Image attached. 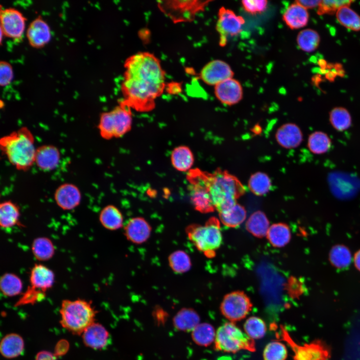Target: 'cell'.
I'll list each match as a JSON object with an SVG mask.
<instances>
[{
	"instance_id": "cell-1",
	"label": "cell",
	"mask_w": 360,
	"mask_h": 360,
	"mask_svg": "<svg viewBox=\"0 0 360 360\" xmlns=\"http://www.w3.org/2000/svg\"><path fill=\"white\" fill-rule=\"evenodd\" d=\"M124 68L121 102L139 112L152 110L166 86L160 60L152 53L138 52L126 60Z\"/></svg>"
},
{
	"instance_id": "cell-2",
	"label": "cell",
	"mask_w": 360,
	"mask_h": 360,
	"mask_svg": "<svg viewBox=\"0 0 360 360\" xmlns=\"http://www.w3.org/2000/svg\"><path fill=\"white\" fill-rule=\"evenodd\" d=\"M204 178L215 209L219 213L234 205L246 192L244 186L236 176L220 168L212 173L204 172Z\"/></svg>"
},
{
	"instance_id": "cell-3",
	"label": "cell",
	"mask_w": 360,
	"mask_h": 360,
	"mask_svg": "<svg viewBox=\"0 0 360 360\" xmlns=\"http://www.w3.org/2000/svg\"><path fill=\"white\" fill-rule=\"evenodd\" d=\"M0 147L10 163L18 170L26 171L34 164V138L26 126L2 137Z\"/></svg>"
},
{
	"instance_id": "cell-4",
	"label": "cell",
	"mask_w": 360,
	"mask_h": 360,
	"mask_svg": "<svg viewBox=\"0 0 360 360\" xmlns=\"http://www.w3.org/2000/svg\"><path fill=\"white\" fill-rule=\"evenodd\" d=\"M62 326L74 334H82L94 322L96 312L85 300H64L60 310Z\"/></svg>"
},
{
	"instance_id": "cell-5",
	"label": "cell",
	"mask_w": 360,
	"mask_h": 360,
	"mask_svg": "<svg viewBox=\"0 0 360 360\" xmlns=\"http://www.w3.org/2000/svg\"><path fill=\"white\" fill-rule=\"evenodd\" d=\"M189 240L196 248L208 258H212L220 246L222 236L219 220L210 218L204 224H191L186 229Z\"/></svg>"
},
{
	"instance_id": "cell-6",
	"label": "cell",
	"mask_w": 360,
	"mask_h": 360,
	"mask_svg": "<svg viewBox=\"0 0 360 360\" xmlns=\"http://www.w3.org/2000/svg\"><path fill=\"white\" fill-rule=\"evenodd\" d=\"M132 121L131 108L120 102L112 110L101 114L98 128L103 138L110 140L127 133L131 128Z\"/></svg>"
},
{
	"instance_id": "cell-7",
	"label": "cell",
	"mask_w": 360,
	"mask_h": 360,
	"mask_svg": "<svg viewBox=\"0 0 360 360\" xmlns=\"http://www.w3.org/2000/svg\"><path fill=\"white\" fill-rule=\"evenodd\" d=\"M214 348L216 350L230 353L242 350L256 351L254 340L230 322L224 324L218 329Z\"/></svg>"
},
{
	"instance_id": "cell-8",
	"label": "cell",
	"mask_w": 360,
	"mask_h": 360,
	"mask_svg": "<svg viewBox=\"0 0 360 360\" xmlns=\"http://www.w3.org/2000/svg\"><path fill=\"white\" fill-rule=\"evenodd\" d=\"M210 1H160L158 6L174 22L192 20L196 14L204 10Z\"/></svg>"
},
{
	"instance_id": "cell-9",
	"label": "cell",
	"mask_w": 360,
	"mask_h": 360,
	"mask_svg": "<svg viewBox=\"0 0 360 360\" xmlns=\"http://www.w3.org/2000/svg\"><path fill=\"white\" fill-rule=\"evenodd\" d=\"M282 337L294 352V360H328L330 350L321 340H315L302 346L298 345L290 337L288 332L281 326Z\"/></svg>"
},
{
	"instance_id": "cell-10",
	"label": "cell",
	"mask_w": 360,
	"mask_h": 360,
	"mask_svg": "<svg viewBox=\"0 0 360 360\" xmlns=\"http://www.w3.org/2000/svg\"><path fill=\"white\" fill-rule=\"evenodd\" d=\"M188 176L190 198L195 209L204 214L213 212L216 209L204 181L203 171L191 170Z\"/></svg>"
},
{
	"instance_id": "cell-11",
	"label": "cell",
	"mask_w": 360,
	"mask_h": 360,
	"mask_svg": "<svg viewBox=\"0 0 360 360\" xmlns=\"http://www.w3.org/2000/svg\"><path fill=\"white\" fill-rule=\"evenodd\" d=\"M252 302L244 292L236 290L225 295L220 306L222 314L230 322L242 320L251 311Z\"/></svg>"
},
{
	"instance_id": "cell-12",
	"label": "cell",
	"mask_w": 360,
	"mask_h": 360,
	"mask_svg": "<svg viewBox=\"0 0 360 360\" xmlns=\"http://www.w3.org/2000/svg\"><path fill=\"white\" fill-rule=\"evenodd\" d=\"M245 22L244 18L232 10L221 7L218 12L216 30L220 34V45L224 46L228 38L238 34Z\"/></svg>"
},
{
	"instance_id": "cell-13",
	"label": "cell",
	"mask_w": 360,
	"mask_h": 360,
	"mask_svg": "<svg viewBox=\"0 0 360 360\" xmlns=\"http://www.w3.org/2000/svg\"><path fill=\"white\" fill-rule=\"evenodd\" d=\"M26 20L22 14L14 8H1L0 31L7 37L20 40L25 30Z\"/></svg>"
},
{
	"instance_id": "cell-14",
	"label": "cell",
	"mask_w": 360,
	"mask_h": 360,
	"mask_svg": "<svg viewBox=\"0 0 360 360\" xmlns=\"http://www.w3.org/2000/svg\"><path fill=\"white\" fill-rule=\"evenodd\" d=\"M234 74L228 64L222 60H214L203 67L200 77L205 84L215 86L227 79L232 78Z\"/></svg>"
},
{
	"instance_id": "cell-15",
	"label": "cell",
	"mask_w": 360,
	"mask_h": 360,
	"mask_svg": "<svg viewBox=\"0 0 360 360\" xmlns=\"http://www.w3.org/2000/svg\"><path fill=\"white\" fill-rule=\"evenodd\" d=\"M54 200L58 206L64 210H71L78 207L82 200L79 188L72 183L60 184L54 193Z\"/></svg>"
},
{
	"instance_id": "cell-16",
	"label": "cell",
	"mask_w": 360,
	"mask_h": 360,
	"mask_svg": "<svg viewBox=\"0 0 360 360\" xmlns=\"http://www.w3.org/2000/svg\"><path fill=\"white\" fill-rule=\"evenodd\" d=\"M214 94L221 103L227 106H232L242 100L243 90L238 80L230 78L215 86Z\"/></svg>"
},
{
	"instance_id": "cell-17",
	"label": "cell",
	"mask_w": 360,
	"mask_h": 360,
	"mask_svg": "<svg viewBox=\"0 0 360 360\" xmlns=\"http://www.w3.org/2000/svg\"><path fill=\"white\" fill-rule=\"evenodd\" d=\"M124 234L127 240L134 244H142L150 238L152 227L144 218H130L124 226Z\"/></svg>"
},
{
	"instance_id": "cell-18",
	"label": "cell",
	"mask_w": 360,
	"mask_h": 360,
	"mask_svg": "<svg viewBox=\"0 0 360 360\" xmlns=\"http://www.w3.org/2000/svg\"><path fill=\"white\" fill-rule=\"evenodd\" d=\"M26 36L30 44L35 48H40L50 40L52 34L48 24L38 16L30 24Z\"/></svg>"
},
{
	"instance_id": "cell-19",
	"label": "cell",
	"mask_w": 360,
	"mask_h": 360,
	"mask_svg": "<svg viewBox=\"0 0 360 360\" xmlns=\"http://www.w3.org/2000/svg\"><path fill=\"white\" fill-rule=\"evenodd\" d=\"M61 160L59 149L52 144H43L36 148L34 164L44 172L54 170L58 166Z\"/></svg>"
},
{
	"instance_id": "cell-20",
	"label": "cell",
	"mask_w": 360,
	"mask_h": 360,
	"mask_svg": "<svg viewBox=\"0 0 360 360\" xmlns=\"http://www.w3.org/2000/svg\"><path fill=\"white\" fill-rule=\"evenodd\" d=\"M275 138L278 144L286 149L298 147L303 140L301 129L294 123H286L279 127L276 132Z\"/></svg>"
},
{
	"instance_id": "cell-21",
	"label": "cell",
	"mask_w": 360,
	"mask_h": 360,
	"mask_svg": "<svg viewBox=\"0 0 360 360\" xmlns=\"http://www.w3.org/2000/svg\"><path fill=\"white\" fill-rule=\"evenodd\" d=\"M54 280V272L46 266L36 264L31 268L29 277L31 286L46 292L52 287Z\"/></svg>"
},
{
	"instance_id": "cell-22",
	"label": "cell",
	"mask_w": 360,
	"mask_h": 360,
	"mask_svg": "<svg viewBox=\"0 0 360 360\" xmlns=\"http://www.w3.org/2000/svg\"><path fill=\"white\" fill-rule=\"evenodd\" d=\"M82 338L86 346L94 350H100L108 345L110 335L102 324L94 322L84 331Z\"/></svg>"
},
{
	"instance_id": "cell-23",
	"label": "cell",
	"mask_w": 360,
	"mask_h": 360,
	"mask_svg": "<svg viewBox=\"0 0 360 360\" xmlns=\"http://www.w3.org/2000/svg\"><path fill=\"white\" fill-rule=\"evenodd\" d=\"M282 18L289 28L296 30L306 26L308 22L309 14L306 8L295 2L286 9Z\"/></svg>"
},
{
	"instance_id": "cell-24",
	"label": "cell",
	"mask_w": 360,
	"mask_h": 360,
	"mask_svg": "<svg viewBox=\"0 0 360 360\" xmlns=\"http://www.w3.org/2000/svg\"><path fill=\"white\" fill-rule=\"evenodd\" d=\"M20 208L12 200H8L0 204V226L4 228L22 226L20 222Z\"/></svg>"
},
{
	"instance_id": "cell-25",
	"label": "cell",
	"mask_w": 360,
	"mask_h": 360,
	"mask_svg": "<svg viewBox=\"0 0 360 360\" xmlns=\"http://www.w3.org/2000/svg\"><path fill=\"white\" fill-rule=\"evenodd\" d=\"M24 348L22 338L16 333H10L5 336L1 340L0 353L7 358H12L20 356Z\"/></svg>"
},
{
	"instance_id": "cell-26",
	"label": "cell",
	"mask_w": 360,
	"mask_h": 360,
	"mask_svg": "<svg viewBox=\"0 0 360 360\" xmlns=\"http://www.w3.org/2000/svg\"><path fill=\"white\" fill-rule=\"evenodd\" d=\"M266 236L272 246L280 248L289 242L291 238V232L287 224L275 223L270 226Z\"/></svg>"
},
{
	"instance_id": "cell-27",
	"label": "cell",
	"mask_w": 360,
	"mask_h": 360,
	"mask_svg": "<svg viewBox=\"0 0 360 360\" xmlns=\"http://www.w3.org/2000/svg\"><path fill=\"white\" fill-rule=\"evenodd\" d=\"M99 220L101 224L106 229L116 230L124 224V218L120 210L114 206L109 204L100 211Z\"/></svg>"
},
{
	"instance_id": "cell-28",
	"label": "cell",
	"mask_w": 360,
	"mask_h": 360,
	"mask_svg": "<svg viewBox=\"0 0 360 360\" xmlns=\"http://www.w3.org/2000/svg\"><path fill=\"white\" fill-rule=\"evenodd\" d=\"M246 226L250 233L258 238L266 236L270 226L266 216L260 210L254 212L249 216Z\"/></svg>"
},
{
	"instance_id": "cell-29",
	"label": "cell",
	"mask_w": 360,
	"mask_h": 360,
	"mask_svg": "<svg viewBox=\"0 0 360 360\" xmlns=\"http://www.w3.org/2000/svg\"><path fill=\"white\" fill-rule=\"evenodd\" d=\"M200 318L192 308H183L175 316L173 320L174 327L181 331L192 330L198 324Z\"/></svg>"
},
{
	"instance_id": "cell-30",
	"label": "cell",
	"mask_w": 360,
	"mask_h": 360,
	"mask_svg": "<svg viewBox=\"0 0 360 360\" xmlns=\"http://www.w3.org/2000/svg\"><path fill=\"white\" fill-rule=\"evenodd\" d=\"M31 250L34 257L40 262L50 260L56 251L52 242L46 236H39L34 238L32 243Z\"/></svg>"
},
{
	"instance_id": "cell-31",
	"label": "cell",
	"mask_w": 360,
	"mask_h": 360,
	"mask_svg": "<svg viewBox=\"0 0 360 360\" xmlns=\"http://www.w3.org/2000/svg\"><path fill=\"white\" fill-rule=\"evenodd\" d=\"M173 166L180 172H186L190 169L194 162V156L188 146H181L176 148L171 154Z\"/></svg>"
},
{
	"instance_id": "cell-32",
	"label": "cell",
	"mask_w": 360,
	"mask_h": 360,
	"mask_svg": "<svg viewBox=\"0 0 360 360\" xmlns=\"http://www.w3.org/2000/svg\"><path fill=\"white\" fill-rule=\"evenodd\" d=\"M220 222L229 228H236L246 218V212L242 205L236 203L230 208L219 213Z\"/></svg>"
},
{
	"instance_id": "cell-33",
	"label": "cell",
	"mask_w": 360,
	"mask_h": 360,
	"mask_svg": "<svg viewBox=\"0 0 360 360\" xmlns=\"http://www.w3.org/2000/svg\"><path fill=\"white\" fill-rule=\"evenodd\" d=\"M332 144L330 136L322 131L311 133L308 139V148L311 152L315 154H322L327 152L330 149Z\"/></svg>"
},
{
	"instance_id": "cell-34",
	"label": "cell",
	"mask_w": 360,
	"mask_h": 360,
	"mask_svg": "<svg viewBox=\"0 0 360 360\" xmlns=\"http://www.w3.org/2000/svg\"><path fill=\"white\" fill-rule=\"evenodd\" d=\"M23 284L21 278L12 272H6L0 279V289L6 296L12 297L20 294L22 290Z\"/></svg>"
},
{
	"instance_id": "cell-35",
	"label": "cell",
	"mask_w": 360,
	"mask_h": 360,
	"mask_svg": "<svg viewBox=\"0 0 360 360\" xmlns=\"http://www.w3.org/2000/svg\"><path fill=\"white\" fill-rule=\"evenodd\" d=\"M248 186L254 194L262 196L266 194L272 188V180L265 172H258L252 174L249 178Z\"/></svg>"
},
{
	"instance_id": "cell-36",
	"label": "cell",
	"mask_w": 360,
	"mask_h": 360,
	"mask_svg": "<svg viewBox=\"0 0 360 360\" xmlns=\"http://www.w3.org/2000/svg\"><path fill=\"white\" fill-rule=\"evenodd\" d=\"M329 120L332 128L338 132L348 130L352 123L350 112L346 108L342 106L335 107L330 111Z\"/></svg>"
},
{
	"instance_id": "cell-37",
	"label": "cell",
	"mask_w": 360,
	"mask_h": 360,
	"mask_svg": "<svg viewBox=\"0 0 360 360\" xmlns=\"http://www.w3.org/2000/svg\"><path fill=\"white\" fill-rule=\"evenodd\" d=\"M320 40L318 33L310 28L301 30L296 38V42L299 48L306 52L314 51L318 48Z\"/></svg>"
},
{
	"instance_id": "cell-38",
	"label": "cell",
	"mask_w": 360,
	"mask_h": 360,
	"mask_svg": "<svg viewBox=\"0 0 360 360\" xmlns=\"http://www.w3.org/2000/svg\"><path fill=\"white\" fill-rule=\"evenodd\" d=\"M338 21L344 28L356 32L360 30V16L350 6H344L336 12Z\"/></svg>"
},
{
	"instance_id": "cell-39",
	"label": "cell",
	"mask_w": 360,
	"mask_h": 360,
	"mask_svg": "<svg viewBox=\"0 0 360 360\" xmlns=\"http://www.w3.org/2000/svg\"><path fill=\"white\" fill-rule=\"evenodd\" d=\"M216 333L214 328L208 323L199 324L192 330V338L200 346H207L214 342Z\"/></svg>"
},
{
	"instance_id": "cell-40",
	"label": "cell",
	"mask_w": 360,
	"mask_h": 360,
	"mask_svg": "<svg viewBox=\"0 0 360 360\" xmlns=\"http://www.w3.org/2000/svg\"><path fill=\"white\" fill-rule=\"evenodd\" d=\"M352 260L349 249L345 246L337 244L334 246L329 254V260L336 268L342 269L350 266Z\"/></svg>"
},
{
	"instance_id": "cell-41",
	"label": "cell",
	"mask_w": 360,
	"mask_h": 360,
	"mask_svg": "<svg viewBox=\"0 0 360 360\" xmlns=\"http://www.w3.org/2000/svg\"><path fill=\"white\" fill-rule=\"evenodd\" d=\"M168 262L172 270L178 274L188 272L192 266L190 256L182 250H178L171 253L168 257Z\"/></svg>"
},
{
	"instance_id": "cell-42",
	"label": "cell",
	"mask_w": 360,
	"mask_h": 360,
	"mask_svg": "<svg viewBox=\"0 0 360 360\" xmlns=\"http://www.w3.org/2000/svg\"><path fill=\"white\" fill-rule=\"evenodd\" d=\"M244 328L245 332L252 339H260L266 332L264 322L257 316H250L244 322Z\"/></svg>"
},
{
	"instance_id": "cell-43",
	"label": "cell",
	"mask_w": 360,
	"mask_h": 360,
	"mask_svg": "<svg viewBox=\"0 0 360 360\" xmlns=\"http://www.w3.org/2000/svg\"><path fill=\"white\" fill-rule=\"evenodd\" d=\"M288 351L284 344L272 341L268 344L263 352L264 360H286Z\"/></svg>"
},
{
	"instance_id": "cell-44",
	"label": "cell",
	"mask_w": 360,
	"mask_h": 360,
	"mask_svg": "<svg viewBox=\"0 0 360 360\" xmlns=\"http://www.w3.org/2000/svg\"><path fill=\"white\" fill-rule=\"evenodd\" d=\"M46 296V292L28 286L18 300L16 303L15 306H19L26 304H34L44 300Z\"/></svg>"
},
{
	"instance_id": "cell-45",
	"label": "cell",
	"mask_w": 360,
	"mask_h": 360,
	"mask_svg": "<svg viewBox=\"0 0 360 360\" xmlns=\"http://www.w3.org/2000/svg\"><path fill=\"white\" fill-rule=\"evenodd\" d=\"M354 0H321L318 7L317 13L319 15L332 14L344 6H350Z\"/></svg>"
},
{
	"instance_id": "cell-46",
	"label": "cell",
	"mask_w": 360,
	"mask_h": 360,
	"mask_svg": "<svg viewBox=\"0 0 360 360\" xmlns=\"http://www.w3.org/2000/svg\"><path fill=\"white\" fill-rule=\"evenodd\" d=\"M244 9L250 14L264 12L267 8L268 1L266 0H244L242 1Z\"/></svg>"
},
{
	"instance_id": "cell-47",
	"label": "cell",
	"mask_w": 360,
	"mask_h": 360,
	"mask_svg": "<svg viewBox=\"0 0 360 360\" xmlns=\"http://www.w3.org/2000/svg\"><path fill=\"white\" fill-rule=\"evenodd\" d=\"M14 76L11 64L6 61L0 62V84L2 86L9 84Z\"/></svg>"
},
{
	"instance_id": "cell-48",
	"label": "cell",
	"mask_w": 360,
	"mask_h": 360,
	"mask_svg": "<svg viewBox=\"0 0 360 360\" xmlns=\"http://www.w3.org/2000/svg\"><path fill=\"white\" fill-rule=\"evenodd\" d=\"M69 348V344L66 340H62L58 342L56 344L55 350L54 355L56 356H62L66 354Z\"/></svg>"
},
{
	"instance_id": "cell-49",
	"label": "cell",
	"mask_w": 360,
	"mask_h": 360,
	"mask_svg": "<svg viewBox=\"0 0 360 360\" xmlns=\"http://www.w3.org/2000/svg\"><path fill=\"white\" fill-rule=\"evenodd\" d=\"M321 0H298L296 2L304 7L306 10L312 9L318 7Z\"/></svg>"
},
{
	"instance_id": "cell-50",
	"label": "cell",
	"mask_w": 360,
	"mask_h": 360,
	"mask_svg": "<svg viewBox=\"0 0 360 360\" xmlns=\"http://www.w3.org/2000/svg\"><path fill=\"white\" fill-rule=\"evenodd\" d=\"M54 354L48 351H41L38 353L35 360H56Z\"/></svg>"
},
{
	"instance_id": "cell-51",
	"label": "cell",
	"mask_w": 360,
	"mask_h": 360,
	"mask_svg": "<svg viewBox=\"0 0 360 360\" xmlns=\"http://www.w3.org/2000/svg\"><path fill=\"white\" fill-rule=\"evenodd\" d=\"M354 260L355 266L360 271V250L354 254Z\"/></svg>"
}]
</instances>
